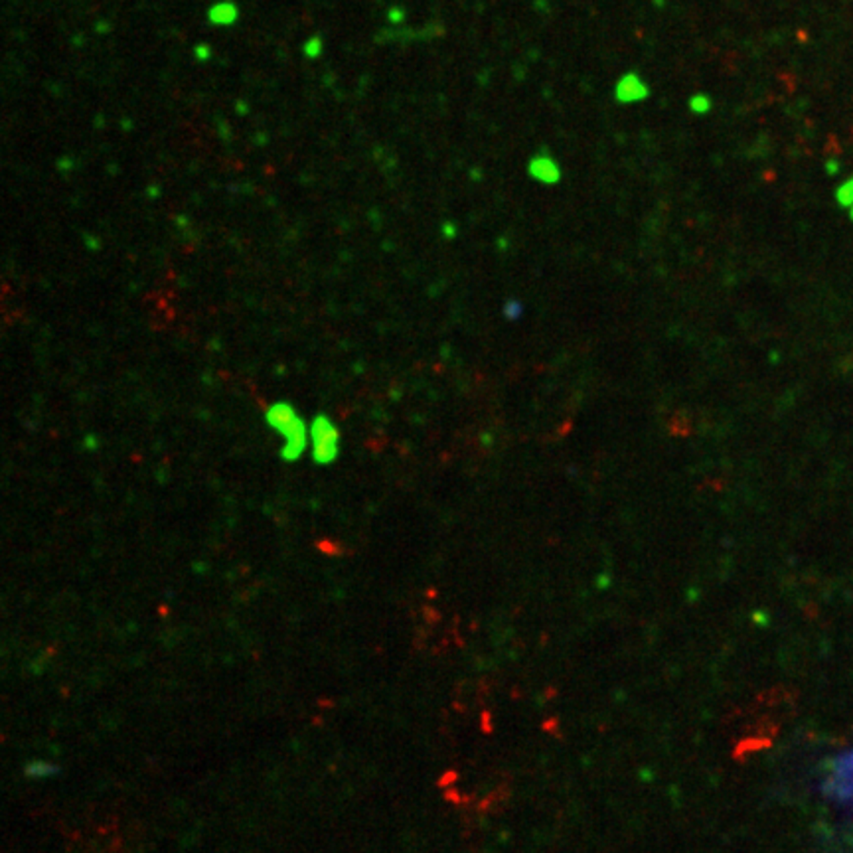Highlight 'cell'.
Listing matches in <instances>:
<instances>
[{"label":"cell","mask_w":853,"mask_h":853,"mask_svg":"<svg viewBox=\"0 0 853 853\" xmlns=\"http://www.w3.org/2000/svg\"><path fill=\"white\" fill-rule=\"evenodd\" d=\"M265 423L281 439V459L298 461L308 453V423L289 401H275L265 409Z\"/></svg>","instance_id":"cell-1"},{"label":"cell","mask_w":853,"mask_h":853,"mask_svg":"<svg viewBox=\"0 0 853 853\" xmlns=\"http://www.w3.org/2000/svg\"><path fill=\"white\" fill-rule=\"evenodd\" d=\"M340 429L328 415H316L308 423V453L316 464H332L340 455Z\"/></svg>","instance_id":"cell-2"},{"label":"cell","mask_w":853,"mask_h":853,"mask_svg":"<svg viewBox=\"0 0 853 853\" xmlns=\"http://www.w3.org/2000/svg\"><path fill=\"white\" fill-rule=\"evenodd\" d=\"M650 97V87L646 81L636 73L628 71L618 77L615 86V99L620 105H634V103L646 101Z\"/></svg>","instance_id":"cell-3"},{"label":"cell","mask_w":853,"mask_h":853,"mask_svg":"<svg viewBox=\"0 0 853 853\" xmlns=\"http://www.w3.org/2000/svg\"><path fill=\"white\" fill-rule=\"evenodd\" d=\"M528 174L531 180L544 186H555L559 184L563 170L551 154H533L528 162Z\"/></svg>","instance_id":"cell-4"},{"label":"cell","mask_w":853,"mask_h":853,"mask_svg":"<svg viewBox=\"0 0 853 853\" xmlns=\"http://www.w3.org/2000/svg\"><path fill=\"white\" fill-rule=\"evenodd\" d=\"M22 774L28 780H48L58 774V765L44 759H30L22 768Z\"/></svg>","instance_id":"cell-5"},{"label":"cell","mask_w":853,"mask_h":853,"mask_svg":"<svg viewBox=\"0 0 853 853\" xmlns=\"http://www.w3.org/2000/svg\"><path fill=\"white\" fill-rule=\"evenodd\" d=\"M687 107H689V111L693 115H707L711 111V107H713V99L709 95H705V93H696V95L689 97Z\"/></svg>","instance_id":"cell-6"},{"label":"cell","mask_w":853,"mask_h":853,"mask_svg":"<svg viewBox=\"0 0 853 853\" xmlns=\"http://www.w3.org/2000/svg\"><path fill=\"white\" fill-rule=\"evenodd\" d=\"M836 200L845 207H853V178L845 180L836 192Z\"/></svg>","instance_id":"cell-7"},{"label":"cell","mask_w":853,"mask_h":853,"mask_svg":"<svg viewBox=\"0 0 853 853\" xmlns=\"http://www.w3.org/2000/svg\"><path fill=\"white\" fill-rule=\"evenodd\" d=\"M850 216H852V220H853V207H852V212H850Z\"/></svg>","instance_id":"cell-8"}]
</instances>
